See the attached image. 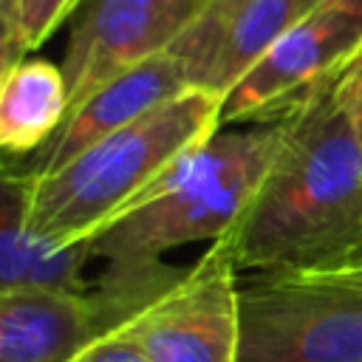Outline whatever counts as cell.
I'll list each match as a JSON object with an SVG mask.
<instances>
[{"label": "cell", "instance_id": "6da1fadb", "mask_svg": "<svg viewBox=\"0 0 362 362\" xmlns=\"http://www.w3.org/2000/svg\"><path fill=\"white\" fill-rule=\"evenodd\" d=\"M274 119L283 122L280 150L223 240L249 274L334 272L362 243V141L334 96V74Z\"/></svg>", "mask_w": 362, "mask_h": 362}, {"label": "cell", "instance_id": "7a4b0ae2", "mask_svg": "<svg viewBox=\"0 0 362 362\" xmlns=\"http://www.w3.org/2000/svg\"><path fill=\"white\" fill-rule=\"evenodd\" d=\"M221 110L223 96L189 88L99 139L65 167L40 178L17 175L28 223L59 243L93 240L221 127Z\"/></svg>", "mask_w": 362, "mask_h": 362}, {"label": "cell", "instance_id": "3957f363", "mask_svg": "<svg viewBox=\"0 0 362 362\" xmlns=\"http://www.w3.org/2000/svg\"><path fill=\"white\" fill-rule=\"evenodd\" d=\"M280 141V119L218 127L93 238V255L107 266H133L164 260V252L187 243L221 240L249 209Z\"/></svg>", "mask_w": 362, "mask_h": 362}, {"label": "cell", "instance_id": "277c9868", "mask_svg": "<svg viewBox=\"0 0 362 362\" xmlns=\"http://www.w3.org/2000/svg\"><path fill=\"white\" fill-rule=\"evenodd\" d=\"M238 274L232 249L221 238L189 266L167 260L105 263L90 291L107 334L127 339L153 362H238Z\"/></svg>", "mask_w": 362, "mask_h": 362}, {"label": "cell", "instance_id": "5b68a950", "mask_svg": "<svg viewBox=\"0 0 362 362\" xmlns=\"http://www.w3.org/2000/svg\"><path fill=\"white\" fill-rule=\"evenodd\" d=\"M238 362H362V286L252 274L240 283Z\"/></svg>", "mask_w": 362, "mask_h": 362}, {"label": "cell", "instance_id": "8992f818", "mask_svg": "<svg viewBox=\"0 0 362 362\" xmlns=\"http://www.w3.org/2000/svg\"><path fill=\"white\" fill-rule=\"evenodd\" d=\"M201 11L198 0H88L59 65L68 113L105 82L170 51Z\"/></svg>", "mask_w": 362, "mask_h": 362}, {"label": "cell", "instance_id": "52a82bcc", "mask_svg": "<svg viewBox=\"0 0 362 362\" xmlns=\"http://www.w3.org/2000/svg\"><path fill=\"white\" fill-rule=\"evenodd\" d=\"M362 40V17L320 3L294 23L223 96L221 127L274 119L308 88L331 76Z\"/></svg>", "mask_w": 362, "mask_h": 362}, {"label": "cell", "instance_id": "ba28073f", "mask_svg": "<svg viewBox=\"0 0 362 362\" xmlns=\"http://www.w3.org/2000/svg\"><path fill=\"white\" fill-rule=\"evenodd\" d=\"M184 90H189V82L181 62L170 51L156 54L96 88L82 105H76L65 116L62 127L37 153L17 161L6 158V173H14L20 178L48 175L65 167L99 139L127 127L130 122L141 119L144 113L156 110L158 105L175 99Z\"/></svg>", "mask_w": 362, "mask_h": 362}, {"label": "cell", "instance_id": "9c48e42d", "mask_svg": "<svg viewBox=\"0 0 362 362\" xmlns=\"http://www.w3.org/2000/svg\"><path fill=\"white\" fill-rule=\"evenodd\" d=\"M311 8H317L311 0H243L221 17L198 14L170 54L181 62L189 88L226 96Z\"/></svg>", "mask_w": 362, "mask_h": 362}, {"label": "cell", "instance_id": "30bf717a", "mask_svg": "<svg viewBox=\"0 0 362 362\" xmlns=\"http://www.w3.org/2000/svg\"><path fill=\"white\" fill-rule=\"evenodd\" d=\"M99 337L105 317L93 291H0V362H71Z\"/></svg>", "mask_w": 362, "mask_h": 362}, {"label": "cell", "instance_id": "8fae6325", "mask_svg": "<svg viewBox=\"0 0 362 362\" xmlns=\"http://www.w3.org/2000/svg\"><path fill=\"white\" fill-rule=\"evenodd\" d=\"M93 240L59 243L28 223L25 192L17 175L3 173L0 198V291L51 288L88 294L93 280L85 266L93 260Z\"/></svg>", "mask_w": 362, "mask_h": 362}, {"label": "cell", "instance_id": "7c38bea8", "mask_svg": "<svg viewBox=\"0 0 362 362\" xmlns=\"http://www.w3.org/2000/svg\"><path fill=\"white\" fill-rule=\"evenodd\" d=\"M68 116V85L62 68L31 57L0 76V144L8 161L37 153Z\"/></svg>", "mask_w": 362, "mask_h": 362}, {"label": "cell", "instance_id": "4fadbf2b", "mask_svg": "<svg viewBox=\"0 0 362 362\" xmlns=\"http://www.w3.org/2000/svg\"><path fill=\"white\" fill-rule=\"evenodd\" d=\"M79 3L85 0H0L3 71L42 45Z\"/></svg>", "mask_w": 362, "mask_h": 362}, {"label": "cell", "instance_id": "5bb4252c", "mask_svg": "<svg viewBox=\"0 0 362 362\" xmlns=\"http://www.w3.org/2000/svg\"><path fill=\"white\" fill-rule=\"evenodd\" d=\"M334 96L348 113L359 141H362V40L348 54V59L334 71Z\"/></svg>", "mask_w": 362, "mask_h": 362}, {"label": "cell", "instance_id": "9a60e30c", "mask_svg": "<svg viewBox=\"0 0 362 362\" xmlns=\"http://www.w3.org/2000/svg\"><path fill=\"white\" fill-rule=\"evenodd\" d=\"M71 362H153L147 359L136 345H130L127 339L116 337V334H105L99 339H93L82 354H76Z\"/></svg>", "mask_w": 362, "mask_h": 362}, {"label": "cell", "instance_id": "2e32d148", "mask_svg": "<svg viewBox=\"0 0 362 362\" xmlns=\"http://www.w3.org/2000/svg\"><path fill=\"white\" fill-rule=\"evenodd\" d=\"M311 277H334V280H348L362 286V269H342V272H328V274H311Z\"/></svg>", "mask_w": 362, "mask_h": 362}, {"label": "cell", "instance_id": "e0dca14e", "mask_svg": "<svg viewBox=\"0 0 362 362\" xmlns=\"http://www.w3.org/2000/svg\"><path fill=\"white\" fill-rule=\"evenodd\" d=\"M243 0H215V3H209L201 14H212V17H221V14H226V11H232L235 6H240Z\"/></svg>", "mask_w": 362, "mask_h": 362}, {"label": "cell", "instance_id": "ac0fdd59", "mask_svg": "<svg viewBox=\"0 0 362 362\" xmlns=\"http://www.w3.org/2000/svg\"><path fill=\"white\" fill-rule=\"evenodd\" d=\"M322 3H328V6H339V8L354 11V14L362 17V0H322Z\"/></svg>", "mask_w": 362, "mask_h": 362}, {"label": "cell", "instance_id": "d6986e66", "mask_svg": "<svg viewBox=\"0 0 362 362\" xmlns=\"http://www.w3.org/2000/svg\"><path fill=\"white\" fill-rule=\"evenodd\" d=\"M342 269H362V243H359V249L354 252V257L345 263V266H339V269H334V272H342ZM322 274H328V272H322Z\"/></svg>", "mask_w": 362, "mask_h": 362}, {"label": "cell", "instance_id": "ffe728a7", "mask_svg": "<svg viewBox=\"0 0 362 362\" xmlns=\"http://www.w3.org/2000/svg\"><path fill=\"white\" fill-rule=\"evenodd\" d=\"M198 3H201V6L206 8V6H209V3H215V0H198Z\"/></svg>", "mask_w": 362, "mask_h": 362}, {"label": "cell", "instance_id": "44dd1931", "mask_svg": "<svg viewBox=\"0 0 362 362\" xmlns=\"http://www.w3.org/2000/svg\"><path fill=\"white\" fill-rule=\"evenodd\" d=\"M311 3H314V6H320V3H322V0H311Z\"/></svg>", "mask_w": 362, "mask_h": 362}]
</instances>
